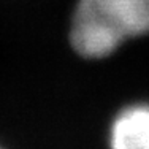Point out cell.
<instances>
[{"label": "cell", "mask_w": 149, "mask_h": 149, "mask_svg": "<svg viewBox=\"0 0 149 149\" xmlns=\"http://www.w3.org/2000/svg\"><path fill=\"white\" fill-rule=\"evenodd\" d=\"M148 32L149 0H78L70 41L83 57L100 59Z\"/></svg>", "instance_id": "6da1fadb"}, {"label": "cell", "mask_w": 149, "mask_h": 149, "mask_svg": "<svg viewBox=\"0 0 149 149\" xmlns=\"http://www.w3.org/2000/svg\"><path fill=\"white\" fill-rule=\"evenodd\" d=\"M109 149H149V103L125 106L109 127Z\"/></svg>", "instance_id": "7a4b0ae2"}]
</instances>
